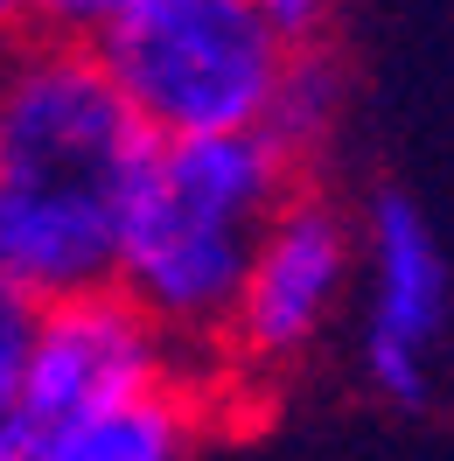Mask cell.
Segmentation results:
<instances>
[{"label":"cell","instance_id":"cell-1","mask_svg":"<svg viewBox=\"0 0 454 461\" xmlns=\"http://www.w3.org/2000/svg\"><path fill=\"white\" fill-rule=\"evenodd\" d=\"M147 154L154 140L91 42L14 35L0 50V273L42 308L113 287Z\"/></svg>","mask_w":454,"mask_h":461},{"label":"cell","instance_id":"cell-2","mask_svg":"<svg viewBox=\"0 0 454 461\" xmlns=\"http://www.w3.org/2000/svg\"><path fill=\"white\" fill-rule=\"evenodd\" d=\"M301 189V168L273 140H168L147 154L119 217L113 294L182 357L224 343L266 224Z\"/></svg>","mask_w":454,"mask_h":461},{"label":"cell","instance_id":"cell-3","mask_svg":"<svg viewBox=\"0 0 454 461\" xmlns=\"http://www.w3.org/2000/svg\"><path fill=\"white\" fill-rule=\"evenodd\" d=\"M147 140H252L308 42H286L252 0H133L91 42Z\"/></svg>","mask_w":454,"mask_h":461},{"label":"cell","instance_id":"cell-4","mask_svg":"<svg viewBox=\"0 0 454 461\" xmlns=\"http://www.w3.org/2000/svg\"><path fill=\"white\" fill-rule=\"evenodd\" d=\"M175 357L113 287L50 301L35 315L14 399L0 405V461H35L50 440L91 427L105 412L175 392Z\"/></svg>","mask_w":454,"mask_h":461},{"label":"cell","instance_id":"cell-5","mask_svg":"<svg viewBox=\"0 0 454 461\" xmlns=\"http://www.w3.org/2000/svg\"><path fill=\"white\" fill-rule=\"evenodd\" d=\"M357 349L377 399L420 405L440 377V343H448L454 273L448 245L405 189L370 196L357 224Z\"/></svg>","mask_w":454,"mask_h":461},{"label":"cell","instance_id":"cell-6","mask_svg":"<svg viewBox=\"0 0 454 461\" xmlns=\"http://www.w3.org/2000/svg\"><path fill=\"white\" fill-rule=\"evenodd\" d=\"M350 294H357V224L336 203L294 189L245 266V287L231 301L217 349L259 377L286 371L322 343V329L342 315Z\"/></svg>","mask_w":454,"mask_h":461},{"label":"cell","instance_id":"cell-7","mask_svg":"<svg viewBox=\"0 0 454 461\" xmlns=\"http://www.w3.org/2000/svg\"><path fill=\"white\" fill-rule=\"evenodd\" d=\"M182 455H189V399L154 392L126 412H105V420L50 440L35 461H182Z\"/></svg>","mask_w":454,"mask_h":461},{"label":"cell","instance_id":"cell-8","mask_svg":"<svg viewBox=\"0 0 454 461\" xmlns=\"http://www.w3.org/2000/svg\"><path fill=\"white\" fill-rule=\"evenodd\" d=\"M336 91H342V77H336V63L329 57H314V42L294 57V70H286V85H280V105H273V119H266V133L259 140H273L301 168V154H308L322 133H329V119H336Z\"/></svg>","mask_w":454,"mask_h":461},{"label":"cell","instance_id":"cell-9","mask_svg":"<svg viewBox=\"0 0 454 461\" xmlns=\"http://www.w3.org/2000/svg\"><path fill=\"white\" fill-rule=\"evenodd\" d=\"M126 7L133 0H22L29 35H50V42H98Z\"/></svg>","mask_w":454,"mask_h":461},{"label":"cell","instance_id":"cell-10","mask_svg":"<svg viewBox=\"0 0 454 461\" xmlns=\"http://www.w3.org/2000/svg\"><path fill=\"white\" fill-rule=\"evenodd\" d=\"M35 315H42V301H29V294L0 273V405L14 399V377H22V357H29Z\"/></svg>","mask_w":454,"mask_h":461},{"label":"cell","instance_id":"cell-11","mask_svg":"<svg viewBox=\"0 0 454 461\" xmlns=\"http://www.w3.org/2000/svg\"><path fill=\"white\" fill-rule=\"evenodd\" d=\"M252 7L286 42H314V35H322V14H329V0H252Z\"/></svg>","mask_w":454,"mask_h":461},{"label":"cell","instance_id":"cell-12","mask_svg":"<svg viewBox=\"0 0 454 461\" xmlns=\"http://www.w3.org/2000/svg\"><path fill=\"white\" fill-rule=\"evenodd\" d=\"M14 35H29V14H22V0H0V50H7Z\"/></svg>","mask_w":454,"mask_h":461}]
</instances>
